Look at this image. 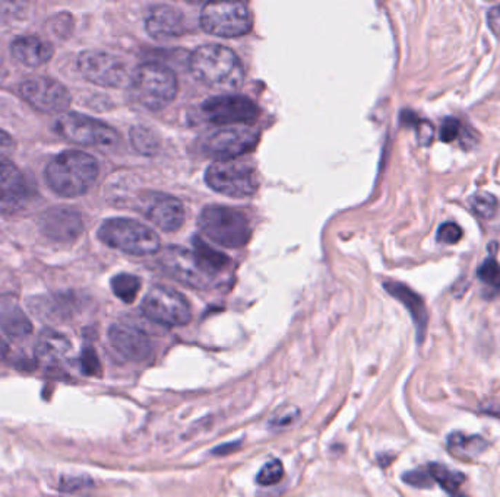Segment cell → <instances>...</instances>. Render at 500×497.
<instances>
[{
  "label": "cell",
  "mask_w": 500,
  "mask_h": 497,
  "mask_svg": "<svg viewBox=\"0 0 500 497\" xmlns=\"http://www.w3.org/2000/svg\"><path fill=\"white\" fill-rule=\"evenodd\" d=\"M189 67L194 78L214 89L234 91L245 81L239 56L221 44H203L192 53Z\"/></svg>",
  "instance_id": "1"
},
{
  "label": "cell",
  "mask_w": 500,
  "mask_h": 497,
  "mask_svg": "<svg viewBox=\"0 0 500 497\" xmlns=\"http://www.w3.org/2000/svg\"><path fill=\"white\" fill-rule=\"evenodd\" d=\"M100 173L97 159L85 152L65 151L46 167V181L56 194L78 197L90 190Z\"/></svg>",
  "instance_id": "2"
},
{
  "label": "cell",
  "mask_w": 500,
  "mask_h": 497,
  "mask_svg": "<svg viewBox=\"0 0 500 497\" xmlns=\"http://www.w3.org/2000/svg\"><path fill=\"white\" fill-rule=\"evenodd\" d=\"M130 88L142 107L151 111H160L173 103L179 83L172 69L150 61L133 70Z\"/></svg>",
  "instance_id": "3"
},
{
  "label": "cell",
  "mask_w": 500,
  "mask_h": 497,
  "mask_svg": "<svg viewBox=\"0 0 500 497\" xmlns=\"http://www.w3.org/2000/svg\"><path fill=\"white\" fill-rule=\"evenodd\" d=\"M99 238L114 250L138 257L157 254L161 248V240L152 228L126 218L106 220L99 229Z\"/></svg>",
  "instance_id": "4"
},
{
  "label": "cell",
  "mask_w": 500,
  "mask_h": 497,
  "mask_svg": "<svg viewBox=\"0 0 500 497\" xmlns=\"http://www.w3.org/2000/svg\"><path fill=\"white\" fill-rule=\"evenodd\" d=\"M198 226L203 237L217 245L227 248L245 246L252 237L249 219L245 213L233 207H205L199 215Z\"/></svg>",
  "instance_id": "5"
},
{
  "label": "cell",
  "mask_w": 500,
  "mask_h": 497,
  "mask_svg": "<svg viewBox=\"0 0 500 497\" xmlns=\"http://www.w3.org/2000/svg\"><path fill=\"white\" fill-rule=\"evenodd\" d=\"M205 181L211 190L233 198L252 197L259 189V177L254 167L236 159L210 165Z\"/></svg>",
  "instance_id": "6"
},
{
  "label": "cell",
  "mask_w": 500,
  "mask_h": 497,
  "mask_svg": "<svg viewBox=\"0 0 500 497\" xmlns=\"http://www.w3.org/2000/svg\"><path fill=\"white\" fill-rule=\"evenodd\" d=\"M160 263L168 276L188 288L199 290L214 289L221 280V275L206 266L194 251L180 246H170L164 250Z\"/></svg>",
  "instance_id": "7"
},
{
  "label": "cell",
  "mask_w": 500,
  "mask_h": 497,
  "mask_svg": "<svg viewBox=\"0 0 500 497\" xmlns=\"http://www.w3.org/2000/svg\"><path fill=\"white\" fill-rule=\"evenodd\" d=\"M261 133L250 126H228L217 129L199 139L201 152L215 162L234 160L259 143Z\"/></svg>",
  "instance_id": "8"
},
{
  "label": "cell",
  "mask_w": 500,
  "mask_h": 497,
  "mask_svg": "<svg viewBox=\"0 0 500 497\" xmlns=\"http://www.w3.org/2000/svg\"><path fill=\"white\" fill-rule=\"evenodd\" d=\"M199 22L206 32L223 39H236L252 30L253 18L246 3L211 2L202 8Z\"/></svg>",
  "instance_id": "9"
},
{
  "label": "cell",
  "mask_w": 500,
  "mask_h": 497,
  "mask_svg": "<svg viewBox=\"0 0 500 497\" xmlns=\"http://www.w3.org/2000/svg\"><path fill=\"white\" fill-rule=\"evenodd\" d=\"M141 309L143 315L166 327L185 326L192 318L189 301L168 286H154L145 295Z\"/></svg>",
  "instance_id": "10"
},
{
  "label": "cell",
  "mask_w": 500,
  "mask_h": 497,
  "mask_svg": "<svg viewBox=\"0 0 500 497\" xmlns=\"http://www.w3.org/2000/svg\"><path fill=\"white\" fill-rule=\"evenodd\" d=\"M78 69L85 79L104 88L130 86L133 74L125 60L99 50L83 52L78 59Z\"/></svg>",
  "instance_id": "11"
},
{
  "label": "cell",
  "mask_w": 500,
  "mask_h": 497,
  "mask_svg": "<svg viewBox=\"0 0 500 497\" xmlns=\"http://www.w3.org/2000/svg\"><path fill=\"white\" fill-rule=\"evenodd\" d=\"M54 129L63 139L82 146L112 147L119 142L117 131L108 124L78 113L60 116Z\"/></svg>",
  "instance_id": "12"
},
{
  "label": "cell",
  "mask_w": 500,
  "mask_h": 497,
  "mask_svg": "<svg viewBox=\"0 0 500 497\" xmlns=\"http://www.w3.org/2000/svg\"><path fill=\"white\" fill-rule=\"evenodd\" d=\"M205 118L215 126H250L259 117V108L241 95H218L202 104Z\"/></svg>",
  "instance_id": "13"
},
{
  "label": "cell",
  "mask_w": 500,
  "mask_h": 497,
  "mask_svg": "<svg viewBox=\"0 0 500 497\" xmlns=\"http://www.w3.org/2000/svg\"><path fill=\"white\" fill-rule=\"evenodd\" d=\"M19 94L31 107L47 114L63 113L70 104V94L66 86L47 76H32L23 81Z\"/></svg>",
  "instance_id": "14"
},
{
  "label": "cell",
  "mask_w": 500,
  "mask_h": 497,
  "mask_svg": "<svg viewBox=\"0 0 500 497\" xmlns=\"http://www.w3.org/2000/svg\"><path fill=\"white\" fill-rule=\"evenodd\" d=\"M108 341L129 362H145L154 353V343L150 335L125 322H117L108 328Z\"/></svg>",
  "instance_id": "15"
},
{
  "label": "cell",
  "mask_w": 500,
  "mask_h": 497,
  "mask_svg": "<svg viewBox=\"0 0 500 497\" xmlns=\"http://www.w3.org/2000/svg\"><path fill=\"white\" fill-rule=\"evenodd\" d=\"M40 228L48 240L70 244L81 237L83 222L81 213L75 209L53 207L41 215Z\"/></svg>",
  "instance_id": "16"
},
{
  "label": "cell",
  "mask_w": 500,
  "mask_h": 497,
  "mask_svg": "<svg viewBox=\"0 0 500 497\" xmlns=\"http://www.w3.org/2000/svg\"><path fill=\"white\" fill-rule=\"evenodd\" d=\"M146 31L157 40L181 36L186 31V21L181 10L170 5L152 6L145 18Z\"/></svg>",
  "instance_id": "17"
},
{
  "label": "cell",
  "mask_w": 500,
  "mask_h": 497,
  "mask_svg": "<svg viewBox=\"0 0 500 497\" xmlns=\"http://www.w3.org/2000/svg\"><path fill=\"white\" fill-rule=\"evenodd\" d=\"M143 213L146 219L164 232H174L185 222V207L172 195H154L152 200L146 204Z\"/></svg>",
  "instance_id": "18"
},
{
  "label": "cell",
  "mask_w": 500,
  "mask_h": 497,
  "mask_svg": "<svg viewBox=\"0 0 500 497\" xmlns=\"http://www.w3.org/2000/svg\"><path fill=\"white\" fill-rule=\"evenodd\" d=\"M28 182L19 168L8 158L0 156V206L17 207L28 197Z\"/></svg>",
  "instance_id": "19"
},
{
  "label": "cell",
  "mask_w": 500,
  "mask_h": 497,
  "mask_svg": "<svg viewBox=\"0 0 500 497\" xmlns=\"http://www.w3.org/2000/svg\"><path fill=\"white\" fill-rule=\"evenodd\" d=\"M0 328L12 339H26L32 332V324L23 313L18 297L12 293L0 295Z\"/></svg>",
  "instance_id": "20"
},
{
  "label": "cell",
  "mask_w": 500,
  "mask_h": 497,
  "mask_svg": "<svg viewBox=\"0 0 500 497\" xmlns=\"http://www.w3.org/2000/svg\"><path fill=\"white\" fill-rule=\"evenodd\" d=\"M10 53L23 66L40 67L46 65L47 61H50L54 48L48 41L41 40L40 36L27 35L19 36V39L12 43Z\"/></svg>",
  "instance_id": "21"
},
{
  "label": "cell",
  "mask_w": 500,
  "mask_h": 497,
  "mask_svg": "<svg viewBox=\"0 0 500 497\" xmlns=\"http://www.w3.org/2000/svg\"><path fill=\"white\" fill-rule=\"evenodd\" d=\"M385 289L388 290L389 295H392L395 299H398L410 310L411 318L417 328V341L423 343L426 330H428L429 315H428V309H426V305L421 297L416 292L411 290L408 286L402 284L399 282H386Z\"/></svg>",
  "instance_id": "22"
},
{
  "label": "cell",
  "mask_w": 500,
  "mask_h": 497,
  "mask_svg": "<svg viewBox=\"0 0 500 497\" xmlns=\"http://www.w3.org/2000/svg\"><path fill=\"white\" fill-rule=\"evenodd\" d=\"M70 350V341L63 334L53 328H46L39 334L35 343L37 357L47 360H57L63 357Z\"/></svg>",
  "instance_id": "23"
},
{
  "label": "cell",
  "mask_w": 500,
  "mask_h": 497,
  "mask_svg": "<svg viewBox=\"0 0 500 497\" xmlns=\"http://www.w3.org/2000/svg\"><path fill=\"white\" fill-rule=\"evenodd\" d=\"M448 445L455 454L467 458H474L481 454L489 443L481 436H479V434H471V436H468V434L461 432H454L448 436Z\"/></svg>",
  "instance_id": "24"
},
{
  "label": "cell",
  "mask_w": 500,
  "mask_h": 497,
  "mask_svg": "<svg viewBox=\"0 0 500 497\" xmlns=\"http://www.w3.org/2000/svg\"><path fill=\"white\" fill-rule=\"evenodd\" d=\"M428 471L434 483H437L445 491L452 494V497L458 496V490L461 484L466 481V476L461 473V471L449 469L446 465L432 463L428 465Z\"/></svg>",
  "instance_id": "25"
},
{
  "label": "cell",
  "mask_w": 500,
  "mask_h": 497,
  "mask_svg": "<svg viewBox=\"0 0 500 497\" xmlns=\"http://www.w3.org/2000/svg\"><path fill=\"white\" fill-rule=\"evenodd\" d=\"M193 251L206 266H208L211 270H214L215 273H218V275H223V273L227 271V268L230 266V260L227 258L226 254L217 251L215 248L210 246L208 244H205L199 238L193 240Z\"/></svg>",
  "instance_id": "26"
},
{
  "label": "cell",
  "mask_w": 500,
  "mask_h": 497,
  "mask_svg": "<svg viewBox=\"0 0 500 497\" xmlns=\"http://www.w3.org/2000/svg\"><path fill=\"white\" fill-rule=\"evenodd\" d=\"M112 289L120 301L132 304L141 290V280L137 276L128 275V273H120L112 279Z\"/></svg>",
  "instance_id": "27"
},
{
  "label": "cell",
  "mask_w": 500,
  "mask_h": 497,
  "mask_svg": "<svg viewBox=\"0 0 500 497\" xmlns=\"http://www.w3.org/2000/svg\"><path fill=\"white\" fill-rule=\"evenodd\" d=\"M468 204L472 212L481 219H492L497 213L499 209L497 198L487 191L474 193L468 198Z\"/></svg>",
  "instance_id": "28"
},
{
  "label": "cell",
  "mask_w": 500,
  "mask_h": 497,
  "mask_svg": "<svg viewBox=\"0 0 500 497\" xmlns=\"http://www.w3.org/2000/svg\"><path fill=\"white\" fill-rule=\"evenodd\" d=\"M130 140L133 147L142 155H154L158 149L157 136L146 127H133L130 130Z\"/></svg>",
  "instance_id": "29"
},
{
  "label": "cell",
  "mask_w": 500,
  "mask_h": 497,
  "mask_svg": "<svg viewBox=\"0 0 500 497\" xmlns=\"http://www.w3.org/2000/svg\"><path fill=\"white\" fill-rule=\"evenodd\" d=\"M300 417V408L291 404L281 405L277 408L268 420V426L272 430H283L296 423Z\"/></svg>",
  "instance_id": "30"
},
{
  "label": "cell",
  "mask_w": 500,
  "mask_h": 497,
  "mask_svg": "<svg viewBox=\"0 0 500 497\" xmlns=\"http://www.w3.org/2000/svg\"><path fill=\"white\" fill-rule=\"evenodd\" d=\"M479 279L494 292L500 290V264L494 257L486 258L477 270Z\"/></svg>",
  "instance_id": "31"
},
{
  "label": "cell",
  "mask_w": 500,
  "mask_h": 497,
  "mask_svg": "<svg viewBox=\"0 0 500 497\" xmlns=\"http://www.w3.org/2000/svg\"><path fill=\"white\" fill-rule=\"evenodd\" d=\"M283 478H284V465L281 461L274 459V461H270L262 467L258 476H256V483L261 484V486L270 487L275 486V484H278Z\"/></svg>",
  "instance_id": "32"
},
{
  "label": "cell",
  "mask_w": 500,
  "mask_h": 497,
  "mask_svg": "<svg viewBox=\"0 0 500 497\" xmlns=\"http://www.w3.org/2000/svg\"><path fill=\"white\" fill-rule=\"evenodd\" d=\"M462 131H464V127H462L459 120L454 117H446L441 124V129H439V139L443 143H452L454 140L461 138Z\"/></svg>",
  "instance_id": "33"
},
{
  "label": "cell",
  "mask_w": 500,
  "mask_h": 497,
  "mask_svg": "<svg viewBox=\"0 0 500 497\" xmlns=\"http://www.w3.org/2000/svg\"><path fill=\"white\" fill-rule=\"evenodd\" d=\"M81 368L85 375L95 377L101 372L100 359L92 347H85L81 353Z\"/></svg>",
  "instance_id": "34"
},
{
  "label": "cell",
  "mask_w": 500,
  "mask_h": 497,
  "mask_svg": "<svg viewBox=\"0 0 500 497\" xmlns=\"http://www.w3.org/2000/svg\"><path fill=\"white\" fill-rule=\"evenodd\" d=\"M461 238H462V229L454 222L443 223V225L439 226L437 233H436V240L439 242L449 244V245H454V244L459 242Z\"/></svg>",
  "instance_id": "35"
},
{
  "label": "cell",
  "mask_w": 500,
  "mask_h": 497,
  "mask_svg": "<svg viewBox=\"0 0 500 497\" xmlns=\"http://www.w3.org/2000/svg\"><path fill=\"white\" fill-rule=\"evenodd\" d=\"M402 480H404L407 484H410V486L417 487V489H430V487H433V483H434L428 469L407 471V473L402 476Z\"/></svg>",
  "instance_id": "36"
},
{
  "label": "cell",
  "mask_w": 500,
  "mask_h": 497,
  "mask_svg": "<svg viewBox=\"0 0 500 497\" xmlns=\"http://www.w3.org/2000/svg\"><path fill=\"white\" fill-rule=\"evenodd\" d=\"M92 486V481L87 476L77 477H62L59 483V490L65 493H78Z\"/></svg>",
  "instance_id": "37"
},
{
  "label": "cell",
  "mask_w": 500,
  "mask_h": 497,
  "mask_svg": "<svg viewBox=\"0 0 500 497\" xmlns=\"http://www.w3.org/2000/svg\"><path fill=\"white\" fill-rule=\"evenodd\" d=\"M414 126H416V130H417L419 143L423 146H429L434 136L433 124L429 123L428 120H417V123L414 124Z\"/></svg>",
  "instance_id": "38"
},
{
  "label": "cell",
  "mask_w": 500,
  "mask_h": 497,
  "mask_svg": "<svg viewBox=\"0 0 500 497\" xmlns=\"http://www.w3.org/2000/svg\"><path fill=\"white\" fill-rule=\"evenodd\" d=\"M487 22H489L490 30L500 39V3L487 12Z\"/></svg>",
  "instance_id": "39"
},
{
  "label": "cell",
  "mask_w": 500,
  "mask_h": 497,
  "mask_svg": "<svg viewBox=\"0 0 500 497\" xmlns=\"http://www.w3.org/2000/svg\"><path fill=\"white\" fill-rule=\"evenodd\" d=\"M8 355H9V346L2 337H0V359H5Z\"/></svg>",
  "instance_id": "40"
},
{
  "label": "cell",
  "mask_w": 500,
  "mask_h": 497,
  "mask_svg": "<svg viewBox=\"0 0 500 497\" xmlns=\"http://www.w3.org/2000/svg\"><path fill=\"white\" fill-rule=\"evenodd\" d=\"M5 76H6V70H5V67H2V65H0V83H2Z\"/></svg>",
  "instance_id": "41"
}]
</instances>
